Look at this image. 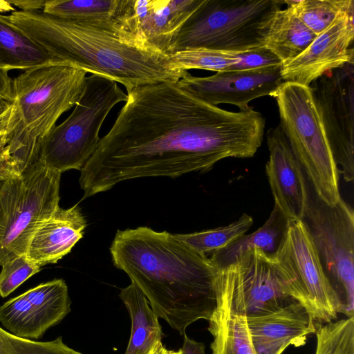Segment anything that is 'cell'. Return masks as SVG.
Wrapping results in <instances>:
<instances>
[{
	"mask_svg": "<svg viewBox=\"0 0 354 354\" xmlns=\"http://www.w3.org/2000/svg\"><path fill=\"white\" fill-rule=\"evenodd\" d=\"M61 174L36 161L0 182V266L26 255L36 230L59 207Z\"/></svg>",
	"mask_w": 354,
	"mask_h": 354,
	"instance_id": "cell-8",
	"label": "cell"
},
{
	"mask_svg": "<svg viewBox=\"0 0 354 354\" xmlns=\"http://www.w3.org/2000/svg\"><path fill=\"white\" fill-rule=\"evenodd\" d=\"M182 354H205V346L203 342L195 341L184 335Z\"/></svg>",
	"mask_w": 354,
	"mask_h": 354,
	"instance_id": "cell-35",
	"label": "cell"
},
{
	"mask_svg": "<svg viewBox=\"0 0 354 354\" xmlns=\"http://www.w3.org/2000/svg\"><path fill=\"white\" fill-rule=\"evenodd\" d=\"M113 265L145 295L158 316L180 335L216 308L218 268L167 232L148 227L118 230L110 247Z\"/></svg>",
	"mask_w": 354,
	"mask_h": 354,
	"instance_id": "cell-2",
	"label": "cell"
},
{
	"mask_svg": "<svg viewBox=\"0 0 354 354\" xmlns=\"http://www.w3.org/2000/svg\"><path fill=\"white\" fill-rule=\"evenodd\" d=\"M290 6L302 23L318 35L341 15L354 10L353 0L283 1Z\"/></svg>",
	"mask_w": 354,
	"mask_h": 354,
	"instance_id": "cell-27",
	"label": "cell"
},
{
	"mask_svg": "<svg viewBox=\"0 0 354 354\" xmlns=\"http://www.w3.org/2000/svg\"><path fill=\"white\" fill-rule=\"evenodd\" d=\"M272 256L287 292L304 307L317 328L337 319L341 304L302 221L288 223Z\"/></svg>",
	"mask_w": 354,
	"mask_h": 354,
	"instance_id": "cell-9",
	"label": "cell"
},
{
	"mask_svg": "<svg viewBox=\"0 0 354 354\" xmlns=\"http://www.w3.org/2000/svg\"><path fill=\"white\" fill-rule=\"evenodd\" d=\"M266 138V171L274 206L288 222L302 221L310 196L304 172L279 124L268 130Z\"/></svg>",
	"mask_w": 354,
	"mask_h": 354,
	"instance_id": "cell-16",
	"label": "cell"
},
{
	"mask_svg": "<svg viewBox=\"0 0 354 354\" xmlns=\"http://www.w3.org/2000/svg\"><path fill=\"white\" fill-rule=\"evenodd\" d=\"M122 0H47L42 11L62 19L88 21L114 19Z\"/></svg>",
	"mask_w": 354,
	"mask_h": 354,
	"instance_id": "cell-25",
	"label": "cell"
},
{
	"mask_svg": "<svg viewBox=\"0 0 354 354\" xmlns=\"http://www.w3.org/2000/svg\"><path fill=\"white\" fill-rule=\"evenodd\" d=\"M47 0H9L8 2L19 8L21 11L33 12L42 10Z\"/></svg>",
	"mask_w": 354,
	"mask_h": 354,
	"instance_id": "cell-34",
	"label": "cell"
},
{
	"mask_svg": "<svg viewBox=\"0 0 354 354\" xmlns=\"http://www.w3.org/2000/svg\"><path fill=\"white\" fill-rule=\"evenodd\" d=\"M320 262L342 307L341 314L354 317V213L341 198L328 205L310 196L302 220Z\"/></svg>",
	"mask_w": 354,
	"mask_h": 354,
	"instance_id": "cell-10",
	"label": "cell"
},
{
	"mask_svg": "<svg viewBox=\"0 0 354 354\" xmlns=\"http://www.w3.org/2000/svg\"><path fill=\"white\" fill-rule=\"evenodd\" d=\"M354 10L337 18L299 56L281 66L284 82L310 84L325 73L353 64Z\"/></svg>",
	"mask_w": 354,
	"mask_h": 354,
	"instance_id": "cell-15",
	"label": "cell"
},
{
	"mask_svg": "<svg viewBox=\"0 0 354 354\" xmlns=\"http://www.w3.org/2000/svg\"><path fill=\"white\" fill-rule=\"evenodd\" d=\"M253 222L251 216L243 214L236 221L223 227L174 235L194 250L208 257L225 248L244 236Z\"/></svg>",
	"mask_w": 354,
	"mask_h": 354,
	"instance_id": "cell-26",
	"label": "cell"
},
{
	"mask_svg": "<svg viewBox=\"0 0 354 354\" xmlns=\"http://www.w3.org/2000/svg\"><path fill=\"white\" fill-rule=\"evenodd\" d=\"M203 0H122L114 19L125 31L169 54L174 39Z\"/></svg>",
	"mask_w": 354,
	"mask_h": 354,
	"instance_id": "cell-14",
	"label": "cell"
},
{
	"mask_svg": "<svg viewBox=\"0 0 354 354\" xmlns=\"http://www.w3.org/2000/svg\"><path fill=\"white\" fill-rule=\"evenodd\" d=\"M12 80L8 71L0 69V103L12 102Z\"/></svg>",
	"mask_w": 354,
	"mask_h": 354,
	"instance_id": "cell-33",
	"label": "cell"
},
{
	"mask_svg": "<svg viewBox=\"0 0 354 354\" xmlns=\"http://www.w3.org/2000/svg\"><path fill=\"white\" fill-rule=\"evenodd\" d=\"M7 178L6 175L4 174V172L0 169V182L3 180Z\"/></svg>",
	"mask_w": 354,
	"mask_h": 354,
	"instance_id": "cell-40",
	"label": "cell"
},
{
	"mask_svg": "<svg viewBox=\"0 0 354 354\" xmlns=\"http://www.w3.org/2000/svg\"><path fill=\"white\" fill-rule=\"evenodd\" d=\"M316 37L298 18L293 8L287 6L276 11L270 19L262 44L284 65L304 51Z\"/></svg>",
	"mask_w": 354,
	"mask_h": 354,
	"instance_id": "cell-19",
	"label": "cell"
},
{
	"mask_svg": "<svg viewBox=\"0 0 354 354\" xmlns=\"http://www.w3.org/2000/svg\"><path fill=\"white\" fill-rule=\"evenodd\" d=\"M281 65L250 70L216 72L208 77H194L189 73L178 86L203 101L217 106L230 104L239 111L248 110L252 100L274 93L284 82Z\"/></svg>",
	"mask_w": 354,
	"mask_h": 354,
	"instance_id": "cell-13",
	"label": "cell"
},
{
	"mask_svg": "<svg viewBox=\"0 0 354 354\" xmlns=\"http://www.w3.org/2000/svg\"><path fill=\"white\" fill-rule=\"evenodd\" d=\"M246 319L257 354H281L290 345L303 346L307 336L317 330L304 307L297 301Z\"/></svg>",
	"mask_w": 354,
	"mask_h": 354,
	"instance_id": "cell-17",
	"label": "cell"
},
{
	"mask_svg": "<svg viewBox=\"0 0 354 354\" xmlns=\"http://www.w3.org/2000/svg\"><path fill=\"white\" fill-rule=\"evenodd\" d=\"M86 72L62 65L24 71L12 80V106L2 138L6 169L17 176L36 161L40 140L80 100Z\"/></svg>",
	"mask_w": 354,
	"mask_h": 354,
	"instance_id": "cell-4",
	"label": "cell"
},
{
	"mask_svg": "<svg viewBox=\"0 0 354 354\" xmlns=\"http://www.w3.org/2000/svg\"><path fill=\"white\" fill-rule=\"evenodd\" d=\"M279 0H203L173 40L169 55L192 48L243 53L262 40Z\"/></svg>",
	"mask_w": 354,
	"mask_h": 354,
	"instance_id": "cell-6",
	"label": "cell"
},
{
	"mask_svg": "<svg viewBox=\"0 0 354 354\" xmlns=\"http://www.w3.org/2000/svg\"><path fill=\"white\" fill-rule=\"evenodd\" d=\"M281 128L315 195L333 205L342 198L334 160L312 88L283 82L274 93Z\"/></svg>",
	"mask_w": 354,
	"mask_h": 354,
	"instance_id": "cell-5",
	"label": "cell"
},
{
	"mask_svg": "<svg viewBox=\"0 0 354 354\" xmlns=\"http://www.w3.org/2000/svg\"><path fill=\"white\" fill-rule=\"evenodd\" d=\"M16 9L10 4L8 1L0 0V13L15 12Z\"/></svg>",
	"mask_w": 354,
	"mask_h": 354,
	"instance_id": "cell-38",
	"label": "cell"
},
{
	"mask_svg": "<svg viewBox=\"0 0 354 354\" xmlns=\"http://www.w3.org/2000/svg\"><path fill=\"white\" fill-rule=\"evenodd\" d=\"M0 296L6 297L30 277L39 272L41 267L26 255L15 258L1 266Z\"/></svg>",
	"mask_w": 354,
	"mask_h": 354,
	"instance_id": "cell-32",
	"label": "cell"
},
{
	"mask_svg": "<svg viewBox=\"0 0 354 354\" xmlns=\"http://www.w3.org/2000/svg\"><path fill=\"white\" fill-rule=\"evenodd\" d=\"M315 334V354H354V317L325 324Z\"/></svg>",
	"mask_w": 354,
	"mask_h": 354,
	"instance_id": "cell-30",
	"label": "cell"
},
{
	"mask_svg": "<svg viewBox=\"0 0 354 354\" xmlns=\"http://www.w3.org/2000/svg\"><path fill=\"white\" fill-rule=\"evenodd\" d=\"M23 294L32 306L46 331L58 324L71 312V301L63 279L42 283Z\"/></svg>",
	"mask_w": 354,
	"mask_h": 354,
	"instance_id": "cell-24",
	"label": "cell"
},
{
	"mask_svg": "<svg viewBox=\"0 0 354 354\" xmlns=\"http://www.w3.org/2000/svg\"><path fill=\"white\" fill-rule=\"evenodd\" d=\"M0 354H84L68 346L58 337L48 342L19 337L0 327Z\"/></svg>",
	"mask_w": 354,
	"mask_h": 354,
	"instance_id": "cell-31",
	"label": "cell"
},
{
	"mask_svg": "<svg viewBox=\"0 0 354 354\" xmlns=\"http://www.w3.org/2000/svg\"><path fill=\"white\" fill-rule=\"evenodd\" d=\"M2 19L41 46L55 65L68 66L119 82L127 91L177 83L188 72L171 55L124 30L114 19L72 20L42 10H16Z\"/></svg>",
	"mask_w": 354,
	"mask_h": 354,
	"instance_id": "cell-3",
	"label": "cell"
},
{
	"mask_svg": "<svg viewBox=\"0 0 354 354\" xmlns=\"http://www.w3.org/2000/svg\"><path fill=\"white\" fill-rule=\"evenodd\" d=\"M216 301L233 313L253 317L283 307L294 300L287 292L272 254L252 248L218 268Z\"/></svg>",
	"mask_w": 354,
	"mask_h": 354,
	"instance_id": "cell-11",
	"label": "cell"
},
{
	"mask_svg": "<svg viewBox=\"0 0 354 354\" xmlns=\"http://www.w3.org/2000/svg\"><path fill=\"white\" fill-rule=\"evenodd\" d=\"M119 297L131 320V335L124 354H147L156 342L161 341L163 335L158 317L145 295L133 283L122 289Z\"/></svg>",
	"mask_w": 354,
	"mask_h": 354,
	"instance_id": "cell-20",
	"label": "cell"
},
{
	"mask_svg": "<svg viewBox=\"0 0 354 354\" xmlns=\"http://www.w3.org/2000/svg\"><path fill=\"white\" fill-rule=\"evenodd\" d=\"M127 100V95L116 82L97 75L86 77L83 92L71 114L39 142L36 161L60 174L80 171L98 146L99 131L109 113Z\"/></svg>",
	"mask_w": 354,
	"mask_h": 354,
	"instance_id": "cell-7",
	"label": "cell"
},
{
	"mask_svg": "<svg viewBox=\"0 0 354 354\" xmlns=\"http://www.w3.org/2000/svg\"><path fill=\"white\" fill-rule=\"evenodd\" d=\"M353 64L330 71L310 86L339 174L354 178Z\"/></svg>",
	"mask_w": 354,
	"mask_h": 354,
	"instance_id": "cell-12",
	"label": "cell"
},
{
	"mask_svg": "<svg viewBox=\"0 0 354 354\" xmlns=\"http://www.w3.org/2000/svg\"><path fill=\"white\" fill-rule=\"evenodd\" d=\"M1 140L0 139V169L2 170L8 176L6 169H5V159L3 155V146L1 143Z\"/></svg>",
	"mask_w": 354,
	"mask_h": 354,
	"instance_id": "cell-39",
	"label": "cell"
},
{
	"mask_svg": "<svg viewBox=\"0 0 354 354\" xmlns=\"http://www.w3.org/2000/svg\"><path fill=\"white\" fill-rule=\"evenodd\" d=\"M242 53L206 48H192L170 54L182 69H203L215 72L238 71Z\"/></svg>",
	"mask_w": 354,
	"mask_h": 354,
	"instance_id": "cell-29",
	"label": "cell"
},
{
	"mask_svg": "<svg viewBox=\"0 0 354 354\" xmlns=\"http://www.w3.org/2000/svg\"><path fill=\"white\" fill-rule=\"evenodd\" d=\"M147 354H182V350H169L164 346L161 341L156 342Z\"/></svg>",
	"mask_w": 354,
	"mask_h": 354,
	"instance_id": "cell-37",
	"label": "cell"
},
{
	"mask_svg": "<svg viewBox=\"0 0 354 354\" xmlns=\"http://www.w3.org/2000/svg\"><path fill=\"white\" fill-rule=\"evenodd\" d=\"M55 65L49 53L0 15V69L28 70Z\"/></svg>",
	"mask_w": 354,
	"mask_h": 354,
	"instance_id": "cell-22",
	"label": "cell"
},
{
	"mask_svg": "<svg viewBox=\"0 0 354 354\" xmlns=\"http://www.w3.org/2000/svg\"><path fill=\"white\" fill-rule=\"evenodd\" d=\"M127 95L111 129L80 170L83 198L127 180L207 172L227 158H251L261 145L266 120L252 107L225 110L167 82Z\"/></svg>",
	"mask_w": 354,
	"mask_h": 354,
	"instance_id": "cell-1",
	"label": "cell"
},
{
	"mask_svg": "<svg viewBox=\"0 0 354 354\" xmlns=\"http://www.w3.org/2000/svg\"><path fill=\"white\" fill-rule=\"evenodd\" d=\"M288 223L280 210L274 206L262 227L248 235L245 234L225 248L210 254L208 257L220 268L250 249L259 248L266 253L272 254L282 240Z\"/></svg>",
	"mask_w": 354,
	"mask_h": 354,
	"instance_id": "cell-23",
	"label": "cell"
},
{
	"mask_svg": "<svg viewBox=\"0 0 354 354\" xmlns=\"http://www.w3.org/2000/svg\"><path fill=\"white\" fill-rule=\"evenodd\" d=\"M86 220L77 205L59 207L33 234L26 257L40 267L57 263L82 238Z\"/></svg>",
	"mask_w": 354,
	"mask_h": 354,
	"instance_id": "cell-18",
	"label": "cell"
},
{
	"mask_svg": "<svg viewBox=\"0 0 354 354\" xmlns=\"http://www.w3.org/2000/svg\"><path fill=\"white\" fill-rule=\"evenodd\" d=\"M12 110V106L11 103H0V139H2L6 133Z\"/></svg>",
	"mask_w": 354,
	"mask_h": 354,
	"instance_id": "cell-36",
	"label": "cell"
},
{
	"mask_svg": "<svg viewBox=\"0 0 354 354\" xmlns=\"http://www.w3.org/2000/svg\"><path fill=\"white\" fill-rule=\"evenodd\" d=\"M0 322L10 333L24 339H40L46 332L24 294L0 306Z\"/></svg>",
	"mask_w": 354,
	"mask_h": 354,
	"instance_id": "cell-28",
	"label": "cell"
},
{
	"mask_svg": "<svg viewBox=\"0 0 354 354\" xmlns=\"http://www.w3.org/2000/svg\"><path fill=\"white\" fill-rule=\"evenodd\" d=\"M208 330L213 336L212 354H257L250 334L247 319L223 303L216 301L208 320Z\"/></svg>",
	"mask_w": 354,
	"mask_h": 354,
	"instance_id": "cell-21",
	"label": "cell"
}]
</instances>
